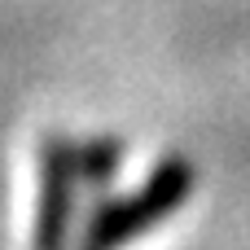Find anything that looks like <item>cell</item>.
<instances>
[{"label":"cell","mask_w":250,"mask_h":250,"mask_svg":"<svg viewBox=\"0 0 250 250\" xmlns=\"http://www.w3.org/2000/svg\"><path fill=\"white\" fill-rule=\"evenodd\" d=\"M193 185H198L193 158H185V154L163 158L141 189H132L123 198H110V202H101L92 211L79 250H127L136 237H145L158 224H167L193 198Z\"/></svg>","instance_id":"obj_1"},{"label":"cell","mask_w":250,"mask_h":250,"mask_svg":"<svg viewBox=\"0 0 250 250\" xmlns=\"http://www.w3.org/2000/svg\"><path fill=\"white\" fill-rule=\"evenodd\" d=\"M83 189L79 171V141L48 136L40 145V202H35V229L31 250H66L75 229V198Z\"/></svg>","instance_id":"obj_2"},{"label":"cell","mask_w":250,"mask_h":250,"mask_svg":"<svg viewBox=\"0 0 250 250\" xmlns=\"http://www.w3.org/2000/svg\"><path fill=\"white\" fill-rule=\"evenodd\" d=\"M119 163H123V141H114V136L79 141V171H83V185L105 189V185L114 180Z\"/></svg>","instance_id":"obj_3"}]
</instances>
